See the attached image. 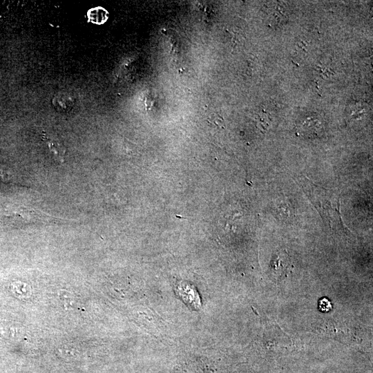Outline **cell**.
<instances>
[{"instance_id": "6da1fadb", "label": "cell", "mask_w": 373, "mask_h": 373, "mask_svg": "<svg viewBox=\"0 0 373 373\" xmlns=\"http://www.w3.org/2000/svg\"><path fill=\"white\" fill-rule=\"evenodd\" d=\"M63 221V218L46 212L12 203L0 204V222L12 227Z\"/></svg>"}, {"instance_id": "7a4b0ae2", "label": "cell", "mask_w": 373, "mask_h": 373, "mask_svg": "<svg viewBox=\"0 0 373 373\" xmlns=\"http://www.w3.org/2000/svg\"><path fill=\"white\" fill-rule=\"evenodd\" d=\"M294 268L292 259L285 249L276 251L270 262L269 271L272 280L278 282L286 278Z\"/></svg>"}, {"instance_id": "3957f363", "label": "cell", "mask_w": 373, "mask_h": 373, "mask_svg": "<svg viewBox=\"0 0 373 373\" xmlns=\"http://www.w3.org/2000/svg\"><path fill=\"white\" fill-rule=\"evenodd\" d=\"M43 140L48 145L53 157L59 163H64L66 154V148L57 139L48 135L46 133L43 135Z\"/></svg>"}, {"instance_id": "277c9868", "label": "cell", "mask_w": 373, "mask_h": 373, "mask_svg": "<svg viewBox=\"0 0 373 373\" xmlns=\"http://www.w3.org/2000/svg\"><path fill=\"white\" fill-rule=\"evenodd\" d=\"M270 20L275 23H281L287 18V12L282 4L276 3L271 6L269 12Z\"/></svg>"}, {"instance_id": "5b68a950", "label": "cell", "mask_w": 373, "mask_h": 373, "mask_svg": "<svg viewBox=\"0 0 373 373\" xmlns=\"http://www.w3.org/2000/svg\"><path fill=\"white\" fill-rule=\"evenodd\" d=\"M332 307V303L327 298H323L319 300L318 308L321 312H329Z\"/></svg>"}, {"instance_id": "8992f818", "label": "cell", "mask_w": 373, "mask_h": 373, "mask_svg": "<svg viewBox=\"0 0 373 373\" xmlns=\"http://www.w3.org/2000/svg\"><path fill=\"white\" fill-rule=\"evenodd\" d=\"M0 179L3 181H8L12 179V174L0 169Z\"/></svg>"}]
</instances>
